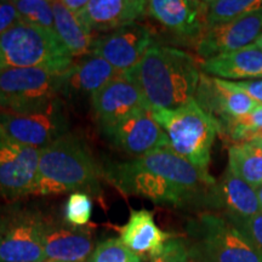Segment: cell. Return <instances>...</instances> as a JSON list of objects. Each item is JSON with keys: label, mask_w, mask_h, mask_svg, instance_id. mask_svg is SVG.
Segmentation results:
<instances>
[{"label": "cell", "mask_w": 262, "mask_h": 262, "mask_svg": "<svg viewBox=\"0 0 262 262\" xmlns=\"http://www.w3.org/2000/svg\"><path fill=\"white\" fill-rule=\"evenodd\" d=\"M103 178L126 195H139L173 208H209L216 180L171 148L126 162L110 163Z\"/></svg>", "instance_id": "1"}, {"label": "cell", "mask_w": 262, "mask_h": 262, "mask_svg": "<svg viewBox=\"0 0 262 262\" xmlns=\"http://www.w3.org/2000/svg\"><path fill=\"white\" fill-rule=\"evenodd\" d=\"M150 108L173 110L195 97L202 71L192 55L168 45H152L135 68L124 73Z\"/></svg>", "instance_id": "2"}, {"label": "cell", "mask_w": 262, "mask_h": 262, "mask_svg": "<svg viewBox=\"0 0 262 262\" xmlns=\"http://www.w3.org/2000/svg\"><path fill=\"white\" fill-rule=\"evenodd\" d=\"M103 168L86 142L67 133L40 150L38 176L33 195H57L83 192L98 194Z\"/></svg>", "instance_id": "3"}, {"label": "cell", "mask_w": 262, "mask_h": 262, "mask_svg": "<svg viewBox=\"0 0 262 262\" xmlns=\"http://www.w3.org/2000/svg\"><path fill=\"white\" fill-rule=\"evenodd\" d=\"M150 114L165 133L170 148L195 168L209 172L219 126L195 98L173 110L153 107Z\"/></svg>", "instance_id": "4"}, {"label": "cell", "mask_w": 262, "mask_h": 262, "mask_svg": "<svg viewBox=\"0 0 262 262\" xmlns=\"http://www.w3.org/2000/svg\"><path fill=\"white\" fill-rule=\"evenodd\" d=\"M74 63L56 33L18 22L0 35V70L45 68L63 73Z\"/></svg>", "instance_id": "5"}, {"label": "cell", "mask_w": 262, "mask_h": 262, "mask_svg": "<svg viewBox=\"0 0 262 262\" xmlns=\"http://www.w3.org/2000/svg\"><path fill=\"white\" fill-rule=\"evenodd\" d=\"M192 262H262V251L224 215L205 211L191 221Z\"/></svg>", "instance_id": "6"}, {"label": "cell", "mask_w": 262, "mask_h": 262, "mask_svg": "<svg viewBox=\"0 0 262 262\" xmlns=\"http://www.w3.org/2000/svg\"><path fill=\"white\" fill-rule=\"evenodd\" d=\"M70 133V119L63 100L22 112L0 110V136L19 145L42 149Z\"/></svg>", "instance_id": "7"}, {"label": "cell", "mask_w": 262, "mask_h": 262, "mask_svg": "<svg viewBox=\"0 0 262 262\" xmlns=\"http://www.w3.org/2000/svg\"><path fill=\"white\" fill-rule=\"evenodd\" d=\"M44 212L16 201L0 206V262H45Z\"/></svg>", "instance_id": "8"}, {"label": "cell", "mask_w": 262, "mask_h": 262, "mask_svg": "<svg viewBox=\"0 0 262 262\" xmlns=\"http://www.w3.org/2000/svg\"><path fill=\"white\" fill-rule=\"evenodd\" d=\"M64 72L45 68L0 70V110L22 112L60 97Z\"/></svg>", "instance_id": "9"}, {"label": "cell", "mask_w": 262, "mask_h": 262, "mask_svg": "<svg viewBox=\"0 0 262 262\" xmlns=\"http://www.w3.org/2000/svg\"><path fill=\"white\" fill-rule=\"evenodd\" d=\"M152 45H155V32L139 21L95 37L91 54L103 58L120 73H125L140 63Z\"/></svg>", "instance_id": "10"}, {"label": "cell", "mask_w": 262, "mask_h": 262, "mask_svg": "<svg viewBox=\"0 0 262 262\" xmlns=\"http://www.w3.org/2000/svg\"><path fill=\"white\" fill-rule=\"evenodd\" d=\"M40 150L0 136V196L10 202L33 195Z\"/></svg>", "instance_id": "11"}, {"label": "cell", "mask_w": 262, "mask_h": 262, "mask_svg": "<svg viewBox=\"0 0 262 262\" xmlns=\"http://www.w3.org/2000/svg\"><path fill=\"white\" fill-rule=\"evenodd\" d=\"M195 101L215 120L219 134H224L229 124L247 116L258 106L233 81L209 77L202 73Z\"/></svg>", "instance_id": "12"}, {"label": "cell", "mask_w": 262, "mask_h": 262, "mask_svg": "<svg viewBox=\"0 0 262 262\" xmlns=\"http://www.w3.org/2000/svg\"><path fill=\"white\" fill-rule=\"evenodd\" d=\"M101 131L116 148L134 158L170 148L168 137L150 111H139L120 122L101 127Z\"/></svg>", "instance_id": "13"}, {"label": "cell", "mask_w": 262, "mask_h": 262, "mask_svg": "<svg viewBox=\"0 0 262 262\" xmlns=\"http://www.w3.org/2000/svg\"><path fill=\"white\" fill-rule=\"evenodd\" d=\"M262 34V8L227 24L206 29L196 41L195 51L202 61L233 52L254 44Z\"/></svg>", "instance_id": "14"}, {"label": "cell", "mask_w": 262, "mask_h": 262, "mask_svg": "<svg viewBox=\"0 0 262 262\" xmlns=\"http://www.w3.org/2000/svg\"><path fill=\"white\" fill-rule=\"evenodd\" d=\"M90 103L101 127L120 122L139 111H150L142 91L124 73L93 95Z\"/></svg>", "instance_id": "15"}, {"label": "cell", "mask_w": 262, "mask_h": 262, "mask_svg": "<svg viewBox=\"0 0 262 262\" xmlns=\"http://www.w3.org/2000/svg\"><path fill=\"white\" fill-rule=\"evenodd\" d=\"M41 243L45 258L60 262H88L96 247L89 229L45 214Z\"/></svg>", "instance_id": "16"}, {"label": "cell", "mask_w": 262, "mask_h": 262, "mask_svg": "<svg viewBox=\"0 0 262 262\" xmlns=\"http://www.w3.org/2000/svg\"><path fill=\"white\" fill-rule=\"evenodd\" d=\"M147 15L173 35L196 44L206 31L205 2L198 0H150Z\"/></svg>", "instance_id": "17"}, {"label": "cell", "mask_w": 262, "mask_h": 262, "mask_svg": "<svg viewBox=\"0 0 262 262\" xmlns=\"http://www.w3.org/2000/svg\"><path fill=\"white\" fill-rule=\"evenodd\" d=\"M208 209L228 217H248L261 212L255 188L239 179L228 166L216 180Z\"/></svg>", "instance_id": "18"}, {"label": "cell", "mask_w": 262, "mask_h": 262, "mask_svg": "<svg viewBox=\"0 0 262 262\" xmlns=\"http://www.w3.org/2000/svg\"><path fill=\"white\" fill-rule=\"evenodd\" d=\"M147 14L145 0H89L79 17L93 33H111L139 22Z\"/></svg>", "instance_id": "19"}, {"label": "cell", "mask_w": 262, "mask_h": 262, "mask_svg": "<svg viewBox=\"0 0 262 262\" xmlns=\"http://www.w3.org/2000/svg\"><path fill=\"white\" fill-rule=\"evenodd\" d=\"M122 74L103 58L93 54L81 57L64 72L60 97H90Z\"/></svg>", "instance_id": "20"}, {"label": "cell", "mask_w": 262, "mask_h": 262, "mask_svg": "<svg viewBox=\"0 0 262 262\" xmlns=\"http://www.w3.org/2000/svg\"><path fill=\"white\" fill-rule=\"evenodd\" d=\"M120 241L141 260H150L162 254L166 242L172 238L157 226L153 212L146 209L131 210L129 220L119 229Z\"/></svg>", "instance_id": "21"}, {"label": "cell", "mask_w": 262, "mask_h": 262, "mask_svg": "<svg viewBox=\"0 0 262 262\" xmlns=\"http://www.w3.org/2000/svg\"><path fill=\"white\" fill-rule=\"evenodd\" d=\"M203 74L228 81L256 80L262 78V51L251 44L241 50L219 55L199 62Z\"/></svg>", "instance_id": "22"}, {"label": "cell", "mask_w": 262, "mask_h": 262, "mask_svg": "<svg viewBox=\"0 0 262 262\" xmlns=\"http://www.w3.org/2000/svg\"><path fill=\"white\" fill-rule=\"evenodd\" d=\"M51 5L54 11L55 33L71 56L81 58L91 54L95 37L83 19L66 8L62 0L51 2Z\"/></svg>", "instance_id": "23"}, {"label": "cell", "mask_w": 262, "mask_h": 262, "mask_svg": "<svg viewBox=\"0 0 262 262\" xmlns=\"http://www.w3.org/2000/svg\"><path fill=\"white\" fill-rule=\"evenodd\" d=\"M228 168L251 187L262 186V147L256 142L233 143L228 148Z\"/></svg>", "instance_id": "24"}, {"label": "cell", "mask_w": 262, "mask_h": 262, "mask_svg": "<svg viewBox=\"0 0 262 262\" xmlns=\"http://www.w3.org/2000/svg\"><path fill=\"white\" fill-rule=\"evenodd\" d=\"M262 8V0H208L205 2L206 29L227 24Z\"/></svg>", "instance_id": "25"}, {"label": "cell", "mask_w": 262, "mask_h": 262, "mask_svg": "<svg viewBox=\"0 0 262 262\" xmlns=\"http://www.w3.org/2000/svg\"><path fill=\"white\" fill-rule=\"evenodd\" d=\"M224 135H227L234 143L262 140V104H258L247 116L233 120L226 127Z\"/></svg>", "instance_id": "26"}, {"label": "cell", "mask_w": 262, "mask_h": 262, "mask_svg": "<svg viewBox=\"0 0 262 262\" xmlns=\"http://www.w3.org/2000/svg\"><path fill=\"white\" fill-rule=\"evenodd\" d=\"M12 2L22 21L55 32L51 2L48 0H12Z\"/></svg>", "instance_id": "27"}, {"label": "cell", "mask_w": 262, "mask_h": 262, "mask_svg": "<svg viewBox=\"0 0 262 262\" xmlns=\"http://www.w3.org/2000/svg\"><path fill=\"white\" fill-rule=\"evenodd\" d=\"M88 262H142L135 253L118 238L100 242L95 247Z\"/></svg>", "instance_id": "28"}, {"label": "cell", "mask_w": 262, "mask_h": 262, "mask_svg": "<svg viewBox=\"0 0 262 262\" xmlns=\"http://www.w3.org/2000/svg\"><path fill=\"white\" fill-rule=\"evenodd\" d=\"M93 215V201L83 192L71 193L64 204V220L74 227H84Z\"/></svg>", "instance_id": "29"}, {"label": "cell", "mask_w": 262, "mask_h": 262, "mask_svg": "<svg viewBox=\"0 0 262 262\" xmlns=\"http://www.w3.org/2000/svg\"><path fill=\"white\" fill-rule=\"evenodd\" d=\"M225 216V215H224ZM229 221L262 251V211L248 217H228Z\"/></svg>", "instance_id": "30"}, {"label": "cell", "mask_w": 262, "mask_h": 262, "mask_svg": "<svg viewBox=\"0 0 262 262\" xmlns=\"http://www.w3.org/2000/svg\"><path fill=\"white\" fill-rule=\"evenodd\" d=\"M150 262H192L187 241L178 237L169 239L162 254Z\"/></svg>", "instance_id": "31"}, {"label": "cell", "mask_w": 262, "mask_h": 262, "mask_svg": "<svg viewBox=\"0 0 262 262\" xmlns=\"http://www.w3.org/2000/svg\"><path fill=\"white\" fill-rule=\"evenodd\" d=\"M21 21V16L14 5V2L0 0V35L4 34Z\"/></svg>", "instance_id": "32"}, {"label": "cell", "mask_w": 262, "mask_h": 262, "mask_svg": "<svg viewBox=\"0 0 262 262\" xmlns=\"http://www.w3.org/2000/svg\"><path fill=\"white\" fill-rule=\"evenodd\" d=\"M233 83L249 97L253 98L255 102L262 104V78L256 80L233 81Z\"/></svg>", "instance_id": "33"}, {"label": "cell", "mask_w": 262, "mask_h": 262, "mask_svg": "<svg viewBox=\"0 0 262 262\" xmlns=\"http://www.w3.org/2000/svg\"><path fill=\"white\" fill-rule=\"evenodd\" d=\"M62 3H63L66 8L70 10V11L80 16L83 14L84 10L86 9L89 0H62Z\"/></svg>", "instance_id": "34"}, {"label": "cell", "mask_w": 262, "mask_h": 262, "mask_svg": "<svg viewBox=\"0 0 262 262\" xmlns=\"http://www.w3.org/2000/svg\"><path fill=\"white\" fill-rule=\"evenodd\" d=\"M255 191H256L257 199H258V203H260V208L262 211V186H258V187L255 188Z\"/></svg>", "instance_id": "35"}, {"label": "cell", "mask_w": 262, "mask_h": 262, "mask_svg": "<svg viewBox=\"0 0 262 262\" xmlns=\"http://www.w3.org/2000/svg\"><path fill=\"white\" fill-rule=\"evenodd\" d=\"M255 45H256V47L262 51V34L256 39V41H255Z\"/></svg>", "instance_id": "36"}, {"label": "cell", "mask_w": 262, "mask_h": 262, "mask_svg": "<svg viewBox=\"0 0 262 262\" xmlns=\"http://www.w3.org/2000/svg\"><path fill=\"white\" fill-rule=\"evenodd\" d=\"M256 143H258V145H260L261 147H262V140H260V141H257V142Z\"/></svg>", "instance_id": "37"}, {"label": "cell", "mask_w": 262, "mask_h": 262, "mask_svg": "<svg viewBox=\"0 0 262 262\" xmlns=\"http://www.w3.org/2000/svg\"><path fill=\"white\" fill-rule=\"evenodd\" d=\"M45 262H60V261H52V260H47Z\"/></svg>", "instance_id": "38"}]
</instances>
